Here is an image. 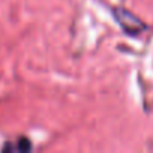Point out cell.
<instances>
[{"instance_id": "cell-1", "label": "cell", "mask_w": 153, "mask_h": 153, "mask_svg": "<svg viewBox=\"0 0 153 153\" xmlns=\"http://www.w3.org/2000/svg\"><path fill=\"white\" fill-rule=\"evenodd\" d=\"M30 143L27 140H20L18 146H5L3 150H30Z\"/></svg>"}]
</instances>
